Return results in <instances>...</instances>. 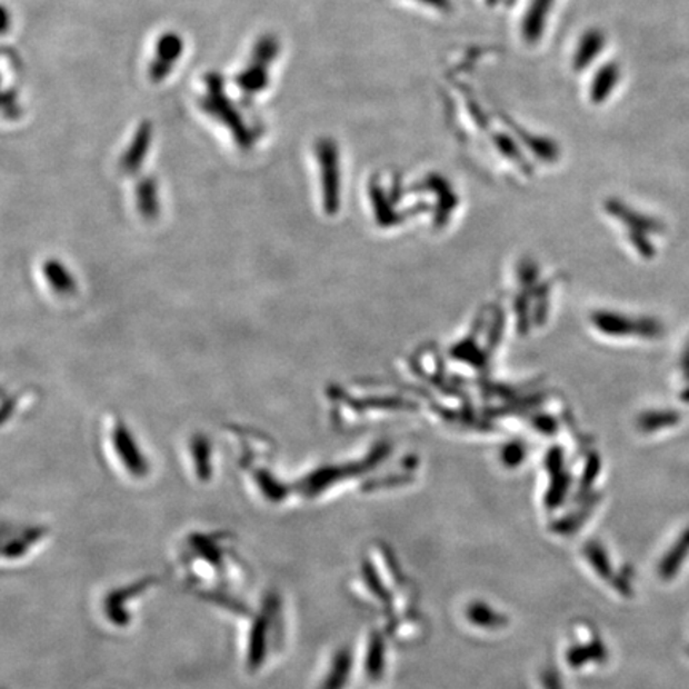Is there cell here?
<instances>
[{"instance_id": "obj_10", "label": "cell", "mask_w": 689, "mask_h": 689, "mask_svg": "<svg viewBox=\"0 0 689 689\" xmlns=\"http://www.w3.org/2000/svg\"><path fill=\"white\" fill-rule=\"evenodd\" d=\"M688 549H689V531L688 533H685L683 538H681V541L678 542V548L676 546V548H673V551L670 552L669 557H667L665 566H662L661 568L662 577L669 578L670 575H672L673 571H676V568L680 566L681 560H683V557L687 556Z\"/></svg>"}, {"instance_id": "obj_12", "label": "cell", "mask_w": 689, "mask_h": 689, "mask_svg": "<svg viewBox=\"0 0 689 689\" xmlns=\"http://www.w3.org/2000/svg\"><path fill=\"white\" fill-rule=\"evenodd\" d=\"M585 555L591 560L592 567L599 571L600 577L610 578V566H608L607 557H605L602 549L596 545H588L585 548Z\"/></svg>"}, {"instance_id": "obj_1", "label": "cell", "mask_w": 689, "mask_h": 689, "mask_svg": "<svg viewBox=\"0 0 689 689\" xmlns=\"http://www.w3.org/2000/svg\"><path fill=\"white\" fill-rule=\"evenodd\" d=\"M633 318L629 314L619 313H603L599 314V328L602 326L605 331H611V336L615 337H645V339H652V337L661 333V326L658 322L650 320L632 321Z\"/></svg>"}, {"instance_id": "obj_13", "label": "cell", "mask_w": 689, "mask_h": 689, "mask_svg": "<svg viewBox=\"0 0 689 689\" xmlns=\"http://www.w3.org/2000/svg\"><path fill=\"white\" fill-rule=\"evenodd\" d=\"M419 2L432 7V9L442 10V12L450 9V0H419Z\"/></svg>"}, {"instance_id": "obj_8", "label": "cell", "mask_w": 689, "mask_h": 689, "mask_svg": "<svg viewBox=\"0 0 689 689\" xmlns=\"http://www.w3.org/2000/svg\"><path fill=\"white\" fill-rule=\"evenodd\" d=\"M366 672L372 680H379L385 672V639L382 633L370 636L368 655H366Z\"/></svg>"}, {"instance_id": "obj_14", "label": "cell", "mask_w": 689, "mask_h": 689, "mask_svg": "<svg viewBox=\"0 0 689 689\" xmlns=\"http://www.w3.org/2000/svg\"><path fill=\"white\" fill-rule=\"evenodd\" d=\"M542 681H545L546 689H560L559 680H557L556 673L546 672L545 677H542Z\"/></svg>"}, {"instance_id": "obj_11", "label": "cell", "mask_w": 689, "mask_h": 689, "mask_svg": "<svg viewBox=\"0 0 689 689\" xmlns=\"http://www.w3.org/2000/svg\"><path fill=\"white\" fill-rule=\"evenodd\" d=\"M599 650H602V647L599 645H592V647H582V648H573L568 652V662H570L571 667H581L585 666V662L592 661V659L599 658Z\"/></svg>"}, {"instance_id": "obj_6", "label": "cell", "mask_w": 689, "mask_h": 689, "mask_svg": "<svg viewBox=\"0 0 689 689\" xmlns=\"http://www.w3.org/2000/svg\"><path fill=\"white\" fill-rule=\"evenodd\" d=\"M351 667H353L351 652L347 648L337 651L331 662V669H329L326 680L322 681L321 689H343L347 687Z\"/></svg>"}, {"instance_id": "obj_2", "label": "cell", "mask_w": 689, "mask_h": 689, "mask_svg": "<svg viewBox=\"0 0 689 689\" xmlns=\"http://www.w3.org/2000/svg\"><path fill=\"white\" fill-rule=\"evenodd\" d=\"M317 157L321 164L326 201L329 204H336L337 196H339V149L333 139H318Z\"/></svg>"}, {"instance_id": "obj_3", "label": "cell", "mask_w": 689, "mask_h": 689, "mask_svg": "<svg viewBox=\"0 0 689 689\" xmlns=\"http://www.w3.org/2000/svg\"><path fill=\"white\" fill-rule=\"evenodd\" d=\"M556 0H530L526 18L522 21V36L526 42L537 43L545 32L546 20L555 7Z\"/></svg>"}, {"instance_id": "obj_7", "label": "cell", "mask_w": 689, "mask_h": 689, "mask_svg": "<svg viewBox=\"0 0 689 689\" xmlns=\"http://www.w3.org/2000/svg\"><path fill=\"white\" fill-rule=\"evenodd\" d=\"M619 79H621V69L616 62H608L605 64L596 77H593L591 86V99L596 104H602L605 99L610 97L611 91L618 86Z\"/></svg>"}, {"instance_id": "obj_4", "label": "cell", "mask_w": 689, "mask_h": 689, "mask_svg": "<svg viewBox=\"0 0 689 689\" xmlns=\"http://www.w3.org/2000/svg\"><path fill=\"white\" fill-rule=\"evenodd\" d=\"M603 47L605 36L602 31L591 29V31L586 32L579 40L577 53L573 57L575 71H582V69L588 68L602 53Z\"/></svg>"}, {"instance_id": "obj_5", "label": "cell", "mask_w": 689, "mask_h": 689, "mask_svg": "<svg viewBox=\"0 0 689 689\" xmlns=\"http://www.w3.org/2000/svg\"><path fill=\"white\" fill-rule=\"evenodd\" d=\"M467 618L476 628L486 630H500L508 626V618L500 611L493 610L490 605L472 602L467 608Z\"/></svg>"}, {"instance_id": "obj_9", "label": "cell", "mask_w": 689, "mask_h": 689, "mask_svg": "<svg viewBox=\"0 0 689 689\" xmlns=\"http://www.w3.org/2000/svg\"><path fill=\"white\" fill-rule=\"evenodd\" d=\"M362 577H365L366 585H368L369 591L373 593V597H377L385 607H391V593L385 588L382 578L377 573L376 567L372 563H362Z\"/></svg>"}]
</instances>
